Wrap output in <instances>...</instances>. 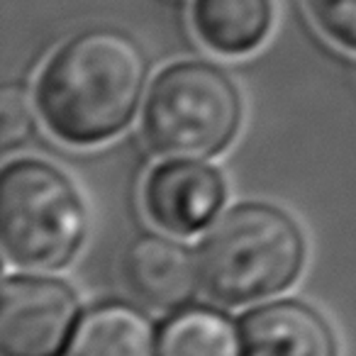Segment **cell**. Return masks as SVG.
<instances>
[{
  "label": "cell",
  "instance_id": "52a82bcc",
  "mask_svg": "<svg viewBox=\"0 0 356 356\" xmlns=\"http://www.w3.org/2000/svg\"><path fill=\"white\" fill-rule=\"evenodd\" d=\"M122 278L129 293L156 310H176L200 286L198 257L163 234L144 232L122 254Z\"/></svg>",
  "mask_w": 356,
  "mask_h": 356
},
{
  "label": "cell",
  "instance_id": "6da1fadb",
  "mask_svg": "<svg viewBox=\"0 0 356 356\" xmlns=\"http://www.w3.org/2000/svg\"><path fill=\"white\" fill-rule=\"evenodd\" d=\"M147 56L132 35L90 27L54 51L37 81V108L51 134L93 147L122 132L142 103Z\"/></svg>",
  "mask_w": 356,
  "mask_h": 356
},
{
  "label": "cell",
  "instance_id": "8992f818",
  "mask_svg": "<svg viewBox=\"0 0 356 356\" xmlns=\"http://www.w3.org/2000/svg\"><path fill=\"white\" fill-rule=\"evenodd\" d=\"M227 195L220 168L200 159H173L159 163L144 184V208L161 229L195 234L215 220Z\"/></svg>",
  "mask_w": 356,
  "mask_h": 356
},
{
  "label": "cell",
  "instance_id": "4fadbf2b",
  "mask_svg": "<svg viewBox=\"0 0 356 356\" xmlns=\"http://www.w3.org/2000/svg\"><path fill=\"white\" fill-rule=\"evenodd\" d=\"M312 20L332 42L356 49V0H305Z\"/></svg>",
  "mask_w": 356,
  "mask_h": 356
},
{
  "label": "cell",
  "instance_id": "30bf717a",
  "mask_svg": "<svg viewBox=\"0 0 356 356\" xmlns=\"http://www.w3.org/2000/svg\"><path fill=\"white\" fill-rule=\"evenodd\" d=\"M66 356H156L152 322L132 305H100L76 327Z\"/></svg>",
  "mask_w": 356,
  "mask_h": 356
},
{
  "label": "cell",
  "instance_id": "7a4b0ae2",
  "mask_svg": "<svg viewBox=\"0 0 356 356\" xmlns=\"http://www.w3.org/2000/svg\"><path fill=\"white\" fill-rule=\"evenodd\" d=\"M305 254V234L286 210L239 203L210 222L195 257L208 296L222 305H249L291 288Z\"/></svg>",
  "mask_w": 356,
  "mask_h": 356
},
{
  "label": "cell",
  "instance_id": "5b68a950",
  "mask_svg": "<svg viewBox=\"0 0 356 356\" xmlns=\"http://www.w3.org/2000/svg\"><path fill=\"white\" fill-rule=\"evenodd\" d=\"M81 302L51 276H8L0 296L3 356H61L74 339Z\"/></svg>",
  "mask_w": 356,
  "mask_h": 356
},
{
  "label": "cell",
  "instance_id": "3957f363",
  "mask_svg": "<svg viewBox=\"0 0 356 356\" xmlns=\"http://www.w3.org/2000/svg\"><path fill=\"white\" fill-rule=\"evenodd\" d=\"M88 213L76 184L42 159H17L0 176V242L22 268L51 271L79 254Z\"/></svg>",
  "mask_w": 356,
  "mask_h": 356
},
{
  "label": "cell",
  "instance_id": "ba28073f",
  "mask_svg": "<svg viewBox=\"0 0 356 356\" xmlns=\"http://www.w3.org/2000/svg\"><path fill=\"white\" fill-rule=\"evenodd\" d=\"M242 356H337L330 322L300 300H276L239 322Z\"/></svg>",
  "mask_w": 356,
  "mask_h": 356
},
{
  "label": "cell",
  "instance_id": "277c9868",
  "mask_svg": "<svg viewBox=\"0 0 356 356\" xmlns=\"http://www.w3.org/2000/svg\"><path fill=\"white\" fill-rule=\"evenodd\" d=\"M242 124L234 81L208 61H178L156 76L144 105L149 147L171 159H210L225 152Z\"/></svg>",
  "mask_w": 356,
  "mask_h": 356
},
{
  "label": "cell",
  "instance_id": "9c48e42d",
  "mask_svg": "<svg viewBox=\"0 0 356 356\" xmlns=\"http://www.w3.org/2000/svg\"><path fill=\"white\" fill-rule=\"evenodd\" d=\"M193 25L213 51L242 56L268 37L273 6L271 0H195Z\"/></svg>",
  "mask_w": 356,
  "mask_h": 356
},
{
  "label": "cell",
  "instance_id": "8fae6325",
  "mask_svg": "<svg viewBox=\"0 0 356 356\" xmlns=\"http://www.w3.org/2000/svg\"><path fill=\"white\" fill-rule=\"evenodd\" d=\"M156 356H242V337L222 312L191 307L166 322Z\"/></svg>",
  "mask_w": 356,
  "mask_h": 356
},
{
  "label": "cell",
  "instance_id": "7c38bea8",
  "mask_svg": "<svg viewBox=\"0 0 356 356\" xmlns=\"http://www.w3.org/2000/svg\"><path fill=\"white\" fill-rule=\"evenodd\" d=\"M35 127L30 93L22 83H6L0 90V144L6 152L30 139Z\"/></svg>",
  "mask_w": 356,
  "mask_h": 356
}]
</instances>
